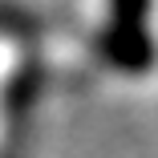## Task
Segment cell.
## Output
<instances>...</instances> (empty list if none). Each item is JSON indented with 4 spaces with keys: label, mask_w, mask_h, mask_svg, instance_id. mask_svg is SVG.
Masks as SVG:
<instances>
[{
    "label": "cell",
    "mask_w": 158,
    "mask_h": 158,
    "mask_svg": "<svg viewBox=\"0 0 158 158\" xmlns=\"http://www.w3.org/2000/svg\"><path fill=\"white\" fill-rule=\"evenodd\" d=\"M150 8H154V0H110V16L98 37L106 65H114L122 73H146L154 65Z\"/></svg>",
    "instance_id": "6da1fadb"
}]
</instances>
